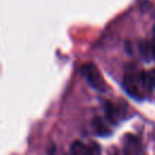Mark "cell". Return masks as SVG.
Instances as JSON below:
<instances>
[{"label":"cell","mask_w":155,"mask_h":155,"mask_svg":"<svg viewBox=\"0 0 155 155\" xmlns=\"http://www.w3.org/2000/svg\"><path fill=\"white\" fill-rule=\"evenodd\" d=\"M124 88L131 97L137 99H143L147 90L143 86V82L140 79V71H137L134 69L132 70L127 69L124 76Z\"/></svg>","instance_id":"6da1fadb"},{"label":"cell","mask_w":155,"mask_h":155,"mask_svg":"<svg viewBox=\"0 0 155 155\" xmlns=\"http://www.w3.org/2000/svg\"><path fill=\"white\" fill-rule=\"evenodd\" d=\"M92 126H93L94 132H96L98 136L104 137V136L110 134V130L108 128V126L105 125V122H104L101 117H98V116L93 119V121H92Z\"/></svg>","instance_id":"52a82bcc"},{"label":"cell","mask_w":155,"mask_h":155,"mask_svg":"<svg viewBox=\"0 0 155 155\" xmlns=\"http://www.w3.org/2000/svg\"><path fill=\"white\" fill-rule=\"evenodd\" d=\"M70 153L71 155H99L101 148L93 142L90 144H85L80 140H75L70 147Z\"/></svg>","instance_id":"3957f363"},{"label":"cell","mask_w":155,"mask_h":155,"mask_svg":"<svg viewBox=\"0 0 155 155\" xmlns=\"http://www.w3.org/2000/svg\"><path fill=\"white\" fill-rule=\"evenodd\" d=\"M142 144L138 137L128 133L125 136L124 155H142Z\"/></svg>","instance_id":"277c9868"},{"label":"cell","mask_w":155,"mask_h":155,"mask_svg":"<svg viewBox=\"0 0 155 155\" xmlns=\"http://www.w3.org/2000/svg\"><path fill=\"white\" fill-rule=\"evenodd\" d=\"M140 79H142L143 86L147 91L155 88V69L142 70L140 71Z\"/></svg>","instance_id":"8992f818"},{"label":"cell","mask_w":155,"mask_h":155,"mask_svg":"<svg viewBox=\"0 0 155 155\" xmlns=\"http://www.w3.org/2000/svg\"><path fill=\"white\" fill-rule=\"evenodd\" d=\"M81 74L84 75V78L86 79V81L90 84V86L99 92H105L107 91V84L102 76V74L99 73V70L97 69V67L93 63H85L81 67Z\"/></svg>","instance_id":"7a4b0ae2"},{"label":"cell","mask_w":155,"mask_h":155,"mask_svg":"<svg viewBox=\"0 0 155 155\" xmlns=\"http://www.w3.org/2000/svg\"><path fill=\"white\" fill-rule=\"evenodd\" d=\"M47 155H54V145H53V144L50 147V149H48V151H47Z\"/></svg>","instance_id":"9c48e42d"},{"label":"cell","mask_w":155,"mask_h":155,"mask_svg":"<svg viewBox=\"0 0 155 155\" xmlns=\"http://www.w3.org/2000/svg\"><path fill=\"white\" fill-rule=\"evenodd\" d=\"M105 115H107V119L110 122L117 124L124 117V111L117 105H115L110 102H107L105 103Z\"/></svg>","instance_id":"5b68a950"},{"label":"cell","mask_w":155,"mask_h":155,"mask_svg":"<svg viewBox=\"0 0 155 155\" xmlns=\"http://www.w3.org/2000/svg\"><path fill=\"white\" fill-rule=\"evenodd\" d=\"M150 54H151V58L155 61V25H154V38L150 41Z\"/></svg>","instance_id":"ba28073f"}]
</instances>
